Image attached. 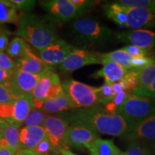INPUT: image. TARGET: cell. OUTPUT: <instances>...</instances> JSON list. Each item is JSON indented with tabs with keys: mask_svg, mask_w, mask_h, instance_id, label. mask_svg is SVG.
<instances>
[{
	"mask_svg": "<svg viewBox=\"0 0 155 155\" xmlns=\"http://www.w3.org/2000/svg\"><path fill=\"white\" fill-rule=\"evenodd\" d=\"M73 48L65 40L58 39L44 49L37 50L36 55L45 63L53 66L63 63Z\"/></svg>",
	"mask_w": 155,
	"mask_h": 155,
	"instance_id": "obj_12",
	"label": "cell"
},
{
	"mask_svg": "<svg viewBox=\"0 0 155 155\" xmlns=\"http://www.w3.org/2000/svg\"><path fill=\"white\" fill-rule=\"evenodd\" d=\"M64 91L59 76L54 71L45 73L32 91L34 108L41 109L45 101L63 94Z\"/></svg>",
	"mask_w": 155,
	"mask_h": 155,
	"instance_id": "obj_6",
	"label": "cell"
},
{
	"mask_svg": "<svg viewBox=\"0 0 155 155\" xmlns=\"http://www.w3.org/2000/svg\"><path fill=\"white\" fill-rule=\"evenodd\" d=\"M104 14L108 18L119 25L125 26L127 20V7L117 2L106 4L104 6Z\"/></svg>",
	"mask_w": 155,
	"mask_h": 155,
	"instance_id": "obj_22",
	"label": "cell"
},
{
	"mask_svg": "<svg viewBox=\"0 0 155 155\" xmlns=\"http://www.w3.org/2000/svg\"><path fill=\"white\" fill-rule=\"evenodd\" d=\"M17 98L9 88L0 85V104H9L14 101Z\"/></svg>",
	"mask_w": 155,
	"mask_h": 155,
	"instance_id": "obj_40",
	"label": "cell"
},
{
	"mask_svg": "<svg viewBox=\"0 0 155 155\" xmlns=\"http://www.w3.org/2000/svg\"><path fill=\"white\" fill-rule=\"evenodd\" d=\"M75 42L83 47L104 45L111 40L112 30L100 21L91 18H80L71 25Z\"/></svg>",
	"mask_w": 155,
	"mask_h": 155,
	"instance_id": "obj_3",
	"label": "cell"
},
{
	"mask_svg": "<svg viewBox=\"0 0 155 155\" xmlns=\"http://www.w3.org/2000/svg\"><path fill=\"white\" fill-rule=\"evenodd\" d=\"M116 38L119 42L137 47L150 49L155 48V32L148 30H133L119 32Z\"/></svg>",
	"mask_w": 155,
	"mask_h": 155,
	"instance_id": "obj_14",
	"label": "cell"
},
{
	"mask_svg": "<svg viewBox=\"0 0 155 155\" xmlns=\"http://www.w3.org/2000/svg\"><path fill=\"white\" fill-rule=\"evenodd\" d=\"M58 116L69 124L82 126L101 134L123 137L130 129L128 122L121 116L108 113L98 105L71 109L58 114Z\"/></svg>",
	"mask_w": 155,
	"mask_h": 155,
	"instance_id": "obj_1",
	"label": "cell"
},
{
	"mask_svg": "<svg viewBox=\"0 0 155 155\" xmlns=\"http://www.w3.org/2000/svg\"><path fill=\"white\" fill-rule=\"evenodd\" d=\"M2 129V138L0 141V147H8L11 150L17 152L21 150L19 142V127L5 122L1 126Z\"/></svg>",
	"mask_w": 155,
	"mask_h": 155,
	"instance_id": "obj_20",
	"label": "cell"
},
{
	"mask_svg": "<svg viewBox=\"0 0 155 155\" xmlns=\"http://www.w3.org/2000/svg\"><path fill=\"white\" fill-rule=\"evenodd\" d=\"M155 79V55L151 56V61L148 65L139 69L137 76V86L135 89L145 88Z\"/></svg>",
	"mask_w": 155,
	"mask_h": 155,
	"instance_id": "obj_27",
	"label": "cell"
},
{
	"mask_svg": "<svg viewBox=\"0 0 155 155\" xmlns=\"http://www.w3.org/2000/svg\"><path fill=\"white\" fill-rule=\"evenodd\" d=\"M2 138V129L0 127V141H1Z\"/></svg>",
	"mask_w": 155,
	"mask_h": 155,
	"instance_id": "obj_48",
	"label": "cell"
},
{
	"mask_svg": "<svg viewBox=\"0 0 155 155\" xmlns=\"http://www.w3.org/2000/svg\"><path fill=\"white\" fill-rule=\"evenodd\" d=\"M98 138V134L88 128L78 125L69 126L66 133L68 146L88 149Z\"/></svg>",
	"mask_w": 155,
	"mask_h": 155,
	"instance_id": "obj_13",
	"label": "cell"
},
{
	"mask_svg": "<svg viewBox=\"0 0 155 155\" xmlns=\"http://www.w3.org/2000/svg\"><path fill=\"white\" fill-rule=\"evenodd\" d=\"M42 8L48 12L57 24L65 23L78 18L76 9L70 0H50L41 4Z\"/></svg>",
	"mask_w": 155,
	"mask_h": 155,
	"instance_id": "obj_10",
	"label": "cell"
},
{
	"mask_svg": "<svg viewBox=\"0 0 155 155\" xmlns=\"http://www.w3.org/2000/svg\"><path fill=\"white\" fill-rule=\"evenodd\" d=\"M150 61L151 56H149V57H144V56L132 57V59L131 60V65L132 69H141L148 65Z\"/></svg>",
	"mask_w": 155,
	"mask_h": 155,
	"instance_id": "obj_42",
	"label": "cell"
},
{
	"mask_svg": "<svg viewBox=\"0 0 155 155\" xmlns=\"http://www.w3.org/2000/svg\"><path fill=\"white\" fill-rule=\"evenodd\" d=\"M131 94V93L122 91L120 94L116 95L111 101H110L105 106V108H104L105 111H107L108 113H116L118 108L125 101V100L128 98V96Z\"/></svg>",
	"mask_w": 155,
	"mask_h": 155,
	"instance_id": "obj_33",
	"label": "cell"
},
{
	"mask_svg": "<svg viewBox=\"0 0 155 155\" xmlns=\"http://www.w3.org/2000/svg\"><path fill=\"white\" fill-rule=\"evenodd\" d=\"M0 68L6 71H15L17 67L12 58L4 52H0Z\"/></svg>",
	"mask_w": 155,
	"mask_h": 155,
	"instance_id": "obj_37",
	"label": "cell"
},
{
	"mask_svg": "<svg viewBox=\"0 0 155 155\" xmlns=\"http://www.w3.org/2000/svg\"><path fill=\"white\" fill-rule=\"evenodd\" d=\"M65 94L77 108L91 107L98 104V88L75 80H68L61 83Z\"/></svg>",
	"mask_w": 155,
	"mask_h": 155,
	"instance_id": "obj_5",
	"label": "cell"
},
{
	"mask_svg": "<svg viewBox=\"0 0 155 155\" xmlns=\"http://www.w3.org/2000/svg\"><path fill=\"white\" fill-rule=\"evenodd\" d=\"M18 10L10 0H0V25L7 23L18 25Z\"/></svg>",
	"mask_w": 155,
	"mask_h": 155,
	"instance_id": "obj_23",
	"label": "cell"
},
{
	"mask_svg": "<svg viewBox=\"0 0 155 155\" xmlns=\"http://www.w3.org/2000/svg\"><path fill=\"white\" fill-rule=\"evenodd\" d=\"M17 68L24 72L34 75H42L53 71L52 65H48L32 53L15 61Z\"/></svg>",
	"mask_w": 155,
	"mask_h": 155,
	"instance_id": "obj_17",
	"label": "cell"
},
{
	"mask_svg": "<svg viewBox=\"0 0 155 155\" xmlns=\"http://www.w3.org/2000/svg\"><path fill=\"white\" fill-rule=\"evenodd\" d=\"M16 152L11 150L8 147H0V155H15Z\"/></svg>",
	"mask_w": 155,
	"mask_h": 155,
	"instance_id": "obj_45",
	"label": "cell"
},
{
	"mask_svg": "<svg viewBox=\"0 0 155 155\" xmlns=\"http://www.w3.org/2000/svg\"><path fill=\"white\" fill-rule=\"evenodd\" d=\"M116 95L112 90L111 84L108 83H104V85L98 88L97 91V99L98 104H106L111 101Z\"/></svg>",
	"mask_w": 155,
	"mask_h": 155,
	"instance_id": "obj_32",
	"label": "cell"
},
{
	"mask_svg": "<svg viewBox=\"0 0 155 155\" xmlns=\"http://www.w3.org/2000/svg\"><path fill=\"white\" fill-rule=\"evenodd\" d=\"M101 64V53L82 48H73L63 63L58 65V69L64 72H73L83 66Z\"/></svg>",
	"mask_w": 155,
	"mask_h": 155,
	"instance_id": "obj_9",
	"label": "cell"
},
{
	"mask_svg": "<svg viewBox=\"0 0 155 155\" xmlns=\"http://www.w3.org/2000/svg\"><path fill=\"white\" fill-rule=\"evenodd\" d=\"M115 155H124V154H123V152H119V153H117V154H116Z\"/></svg>",
	"mask_w": 155,
	"mask_h": 155,
	"instance_id": "obj_50",
	"label": "cell"
},
{
	"mask_svg": "<svg viewBox=\"0 0 155 155\" xmlns=\"http://www.w3.org/2000/svg\"><path fill=\"white\" fill-rule=\"evenodd\" d=\"M5 121H3V120H2L1 119H0V127H1V126H2V124H4V123H5Z\"/></svg>",
	"mask_w": 155,
	"mask_h": 155,
	"instance_id": "obj_49",
	"label": "cell"
},
{
	"mask_svg": "<svg viewBox=\"0 0 155 155\" xmlns=\"http://www.w3.org/2000/svg\"><path fill=\"white\" fill-rule=\"evenodd\" d=\"M111 86L112 90H113V91L115 95H117V94H120V93H121L122 91H124L123 88H122L121 86L120 85V83L119 82L111 83Z\"/></svg>",
	"mask_w": 155,
	"mask_h": 155,
	"instance_id": "obj_44",
	"label": "cell"
},
{
	"mask_svg": "<svg viewBox=\"0 0 155 155\" xmlns=\"http://www.w3.org/2000/svg\"><path fill=\"white\" fill-rule=\"evenodd\" d=\"M34 108L32 96L17 97L9 104H0V119L20 127Z\"/></svg>",
	"mask_w": 155,
	"mask_h": 155,
	"instance_id": "obj_7",
	"label": "cell"
},
{
	"mask_svg": "<svg viewBox=\"0 0 155 155\" xmlns=\"http://www.w3.org/2000/svg\"><path fill=\"white\" fill-rule=\"evenodd\" d=\"M101 58L102 65L106 62L111 61L120 64L128 71L132 69L131 65V60L132 59V56L123 49L114 50L107 53H101Z\"/></svg>",
	"mask_w": 155,
	"mask_h": 155,
	"instance_id": "obj_26",
	"label": "cell"
},
{
	"mask_svg": "<svg viewBox=\"0 0 155 155\" xmlns=\"http://www.w3.org/2000/svg\"><path fill=\"white\" fill-rule=\"evenodd\" d=\"M45 74V73H44ZM42 75H34L15 69L9 88L16 97L32 96V91Z\"/></svg>",
	"mask_w": 155,
	"mask_h": 155,
	"instance_id": "obj_11",
	"label": "cell"
},
{
	"mask_svg": "<svg viewBox=\"0 0 155 155\" xmlns=\"http://www.w3.org/2000/svg\"><path fill=\"white\" fill-rule=\"evenodd\" d=\"M126 140L141 142H155V114L141 121L123 136Z\"/></svg>",
	"mask_w": 155,
	"mask_h": 155,
	"instance_id": "obj_15",
	"label": "cell"
},
{
	"mask_svg": "<svg viewBox=\"0 0 155 155\" xmlns=\"http://www.w3.org/2000/svg\"><path fill=\"white\" fill-rule=\"evenodd\" d=\"M9 31L2 25H0V52H5L7 50L9 43Z\"/></svg>",
	"mask_w": 155,
	"mask_h": 155,
	"instance_id": "obj_41",
	"label": "cell"
},
{
	"mask_svg": "<svg viewBox=\"0 0 155 155\" xmlns=\"http://www.w3.org/2000/svg\"><path fill=\"white\" fill-rule=\"evenodd\" d=\"M77 108L68 96L65 94L60 95L55 98L47 100L44 102L41 109L46 113H62L71 109Z\"/></svg>",
	"mask_w": 155,
	"mask_h": 155,
	"instance_id": "obj_21",
	"label": "cell"
},
{
	"mask_svg": "<svg viewBox=\"0 0 155 155\" xmlns=\"http://www.w3.org/2000/svg\"><path fill=\"white\" fill-rule=\"evenodd\" d=\"M69 126L66 121L58 116L48 115L46 118L43 127L53 147L54 155L61 154L63 150H68L65 138Z\"/></svg>",
	"mask_w": 155,
	"mask_h": 155,
	"instance_id": "obj_8",
	"label": "cell"
},
{
	"mask_svg": "<svg viewBox=\"0 0 155 155\" xmlns=\"http://www.w3.org/2000/svg\"><path fill=\"white\" fill-rule=\"evenodd\" d=\"M33 151L38 155H54L53 147L47 137L38 143Z\"/></svg>",
	"mask_w": 155,
	"mask_h": 155,
	"instance_id": "obj_35",
	"label": "cell"
},
{
	"mask_svg": "<svg viewBox=\"0 0 155 155\" xmlns=\"http://www.w3.org/2000/svg\"><path fill=\"white\" fill-rule=\"evenodd\" d=\"M76 9L78 17L88 12L95 5V2L91 0H70Z\"/></svg>",
	"mask_w": 155,
	"mask_h": 155,
	"instance_id": "obj_34",
	"label": "cell"
},
{
	"mask_svg": "<svg viewBox=\"0 0 155 155\" xmlns=\"http://www.w3.org/2000/svg\"><path fill=\"white\" fill-rule=\"evenodd\" d=\"M132 94L155 99V79L149 86L141 89H135Z\"/></svg>",
	"mask_w": 155,
	"mask_h": 155,
	"instance_id": "obj_39",
	"label": "cell"
},
{
	"mask_svg": "<svg viewBox=\"0 0 155 155\" xmlns=\"http://www.w3.org/2000/svg\"><path fill=\"white\" fill-rule=\"evenodd\" d=\"M16 35L40 50L58 40L57 23L48 15L23 13L19 17Z\"/></svg>",
	"mask_w": 155,
	"mask_h": 155,
	"instance_id": "obj_2",
	"label": "cell"
},
{
	"mask_svg": "<svg viewBox=\"0 0 155 155\" xmlns=\"http://www.w3.org/2000/svg\"><path fill=\"white\" fill-rule=\"evenodd\" d=\"M104 66L92 75L94 78H104L105 82L110 83L119 82L124 77L128 70L117 63L108 61L104 63Z\"/></svg>",
	"mask_w": 155,
	"mask_h": 155,
	"instance_id": "obj_19",
	"label": "cell"
},
{
	"mask_svg": "<svg viewBox=\"0 0 155 155\" xmlns=\"http://www.w3.org/2000/svg\"><path fill=\"white\" fill-rule=\"evenodd\" d=\"M46 137L43 127H24L19 131L21 148L33 150L38 143Z\"/></svg>",
	"mask_w": 155,
	"mask_h": 155,
	"instance_id": "obj_18",
	"label": "cell"
},
{
	"mask_svg": "<svg viewBox=\"0 0 155 155\" xmlns=\"http://www.w3.org/2000/svg\"><path fill=\"white\" fill-rule=\"evenodd\" d=\"M48 114L42 109L34 108L25 120V127H43Z\"/></svg>",
	"mask_w": 155,
	"mask_h": 155,
	"instance_id": "obj_28",
	"label": "cell"
},
{
	"mask_svg": "<svg viewBox=\"0 0 155 155\" xmlns=\"http://www.w3.org/2000/svg\"><path fill=\"white\" fill-rule=\"evenodd\" d=\"M116 2L127 7L145 9L155 12V0H119Z\"/></svg>",
	"mask_w": 155,
	"mask_h": 155,
	"instance_id": "obj_30",
	"label": "cell"
},
{
	"mask_svg": "<svg viewBox=\"0 0 155 155\" xmlns=\"http://www.w3.org/2000/svg\"><path fill=\"white\" fill-rule=\"evenodd\" d=\"M125 27L132 30L155 28V12L145 9L127 7Z\"/></svg>",
	"mask_w": 155,
	"mask_h": 155,
	"instance_id": "obj_16",
	"label": "cell"
},
{
	"mask_svg": "<svg viewBox=\"0 0 155 155\" xmlns=\"http://www.w3.org/2000/svg\"><path fill=\"white\" fill-rule=\"evenodd\" d=\"M123 154H124V153H123Z\"/></svg>",
	"mask_w": 155,
	"mask_h": 155,
	"instance_id": "obj_52",
	"label": "cell"
},
{
	"mask_svg": "<svg viewBox=\"0 0 155 155\" xmlns=\"http://www.w3.org/2000/svg\"><path fill=\"white\" fill-rule=\"evenodd\" d=\"M17 10H20L25 13H29L32 11L36 5V1L34 0H10Z\"/></svg>",
	"mask_w": 155,
	"mask_h": 155,
	"instance_id": "obj_36",
	"label": "cell"
},
{
	"mask_svg": "<svg viewBox=\"0 0 155 155\" xmlns=\"http://www.w3.org/2000/svg\"><path fill=\"white\" fill-rule=\"evenodd\" d=\"M124 155H152L150 147L146 143L141 141H132L128 146Z\"/></svg>",
	"mask_w": 155,
	"mask_h": 155,
	"instance_id": "obj_31",
	"label": "cell"
},
{
	"mask_svg": "<svg viewBox=\"0 0 155 155\" xmlns=\"http://www.w3.org/2000/svg\"><path fill=\"white\" fill-rule=\"evenodd\" d=\"M116 113L128 122L131 129L155 114V99L131 94L118 108Z\"/></svg>",
	"mask_w": 155,
	"mask_h": 155,
	"instance_id": "obj_4",
	"label": "cell"
},
{
	"mask_svg": "<svg viewBox=\"0 0 155 155\" xmlns=\"http://www.w3.org/2000/svg\"><path fill=\"white\" fill-rule=\"evenodd\" d=\"M88 150L91 155H115L121 152L114 142L109 139L98 137Z\"/></svg>",
	"mask_w": 155,
	"mask_h": 155,
	"instance_id": "obj_24",
	"label": "cell"
},
{
	"mask_svg": "<svg viewBox=\"0 0 155 155\" xmlns=\"http://www.w3.org/2000/svg\"><path fill=\"white\" fill-rule=\"evenodd\" d=\"M139 69H131L127 71L124 77L119 81L124 91L131 93L135 90L137 86V76Z\"/></svg>",
	"mask_w": 155,
	"mask_h": 155,
	"instance_id": "obj_29",
	"label": "cell"
},
{
	"mask_svg": "<svg viewBox=\"0 0 155 155\" xmlns=\"http://www.w3.org/2000/svg\"><path fill=\"white\" fill-rule=\"evenodd\" d=\"M152 147H153V150H154V152H155V142L152 144Z\"/></svg>",
	"mask_w": 155,
	"mask_h": 155,
	"instance_id": "obj_51",
	"label": "cell"
},
{
	"mask_svg": "<svg viewBox=\"0 0 155 155\" xmlns=\"http://www.w3.org/2000/svg\"><path fill=\"white\" fill-rule=\"evenodd\" d=\"M61 155H78V154H75V153L71 152V151L69 150H63L61 152Z\"/></svg>",
	"mask_w": 155,
	"mask_h": 155,
	"instance_id": "obj_47",
	"label": "cell"
},
{
	"mask_svg": "<svg viewBox=\"0 0 155 155\" xmlns=\"http://www.w3.org/2000/svg\"><path fill=\"white\" fill-rule=\"evenodd\" d=\"M14 71H6L0 68V85L9 88Z\"/></svg>",
	"mask_w": 155,
	"mask_h": 155,
	"instance_id": "obj_43",
	"label": "cell"
},
{
	"mask_svg": "<svg viewBox=\"0 0 155 155\" xmlns=\"http://www.w3.org/2000/svg\"><path fill=\"white\" fill-rule=\"evenodd\" d=\"M15 155H38L33 150H27V149H21L17 151Z\"/></svg>",
	"mask_w": 155,
	"mask_h": 155,
	"instance_id": "obj_46",
	"label": "cell"
},
{
	"mask_svg": "<svg viewBox=\"0 0 155 155\" xmlns=\"http://www.w3.org/2000/svg\"><path fill=\"white\" fill-rule=\"evenodd\" d=\"M122 49L130 54L132 57H139V56L149 57V55L151 54V50L139 48L132 45H127Z\"/></svg>",
	"mask_w": 155,
	"mask_h": 155,
	"instance_id": "obj_38",
	"label": "cell"
},
{
	"mask_svg": "<svg viewBox=\"0 0 155 155\" xmlns=\"http://www.w3.org/2000/svg\"><path fill=\"white\" fill-rule=\"evenodd\" d=\"M7 52L10 58H20L32 53L29 44L20 37H15L9 42Z\"/></svg>",
	"mask_w": 155,
	"mask_h": 155,
	"instance_id": "obj_25",
	"label": "cell"
}]
</instances>
